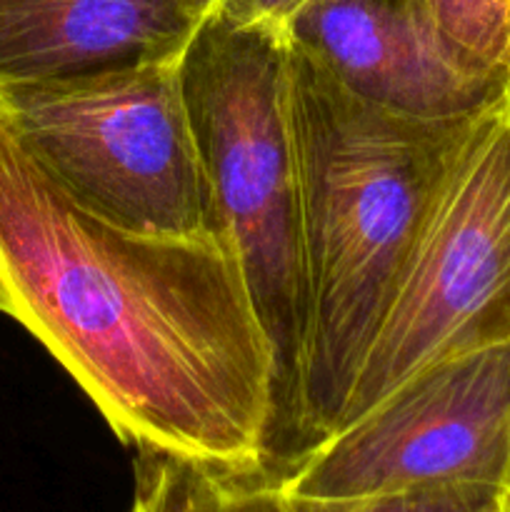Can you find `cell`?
I'll return each instance as SVG.
<instances>
[{
    "label": "cell",
    "instance_id": "1",
    "mask_svg": "<svg viewBox=\"0 0 510 512\" xmlns=\"http://www.w3.org/2000/svg\"><path fill=\"white\" fill-rule=\"evenodd\" d=\"M0 288L123 443L258 478L275 355L223 238L95 218L0 123Z\"/></svg>",
    "mask_w": 510,
    "mask_h": 512
},
{
    "label": "cell",
    "instance_id": "2",
    "mask_svg": "<svg viewBox=\"0 0 510 512\" xmlns=\"http://www.w3.org/2000/svg\"><path fill=\"white\" fill-rule=\"evenodd\" d=\"M288 80L308 323L293 430L275 480L338 430L430 205L485 113L418 118L383 108L290 40Z\"/></svg>",
    "mask_w": 510,
    "mask_h": 512
},
{
    "label": "cell",
    "instance_id": "3",
    "mask_svg": "<svg viewBox=\"0 0 510 512\" xmlns=\"http://www.w3.org/2000/svg\"><path fill=\"white\" fill-rule=\"evenodd\" d=\"M185 105L220 238L275 355V418L258 480L278 478L298 395L305 295L288 38L213 13L180 58Z\"/></svg>",
    "mask_w": 510,
    "mask_h": 512
},
{
    "label": "cell",
    "instance_id": "4",
    "mask_svg": "<svg viewBox=\"0 0 510 512\" xmlns=\"http://www.w3.org/2000/svg\"><path fill=\"white\" fill-rule=\"evenodd\" d=\"M0 123L95 218L140 235H218L178 63L0 85Z\"/></svg>",
    "mask_w": 510,
    "mask_h": 512
},
{
    "label": "cell",
    "instance_id": "5",
    "mask_svg": "<svg viewBox=\"0 0 510 512\" xmlns=\"http://www.w3.org/2000/svg\"><path fill=\"white\" fill-rule=\"evenodd\" d=\"M500 343H510V95L485 110L460 145L338 430L428 365Z\"/></svg>",
    "mask_w": 510,
    "mask_h": 512
},
{
    "label": "cell",
    "instance_id": "6",
    "mask_svg": "<svg viewBox=\"0 0 510 512\" xmlns=\"http://www.w3.org/2000/svg\"><path fill=\"white\" fill-rule=\"evenodd\" d=\"M510 343L428 365L275 480L303 498H370L430 485L505 488Z\"/></svg>",
    "mask_w": 510,
    "mask_h": 512
},
{
    "label": "cell",
    "instance_id": "7",
    "mask_svg": "<svg viewBox=\"0 0 510 512\" xmlns=\"http://www.w3.org/2000/svg\"><path fill=\"white\" fill-rule=\"evenodd\" d=\"M285 38L355 95L418 118H463L510 95L460 68L425 0H308Z\"/></svg>",
    "mask_w": 510,
    "mask_h": 512
},
{
    "label": "cell",
    "instance_id": "8",
    "mask_svg": "<svg viewBox=\"0 0 510 512\" xmlns=\"http://www.w3.org/2000/svg\"><path fill=\"white\" fill-rule=\"evenodd\" d=\"M215 0H0V85L178 63Z\"/></svg>",
    "mask_w": 510,
    "mask_h": 512
},
{
    "label": "cell",
    "instance_id": "9",
    "mask_svg": "<svg viewBox=\"0 0 510 512\" xmlns=\"http://www.w3.org/2000/svg\"><path fill=\"white\" fill-rule=\"evenodd\" d=\"M200 512H505L490 485H430L370 498H303L275 483L205 470Z\"/></svg>",
    "mask_w": 510,
    "mask_h": 512
},
{
    "label": "cell",
    "instance_id": "10",
    "mask_svg": "<svg viewBox=\"0 0 510 512\" xmlns=\"http://www.w3.org/2000/svg\"><path fill=\"white\" fill-rule=\"evenodd\" d=\"M460 68L510 90V0H425Z\"/></svg>",
    "mask_w": 510,
    "mask_h": 512
},
{
    "label": "cell",
    "instance_id": "11",
    "mask_svg": "<svg viewBox=\"0 0 510 512\" xmlns=\"http://www.w3.org/2000/svg\"><path fill=\"white\" fill-rule=\"evenodd\" d=\"M130 512H200L205 468L155 450H138Z\"/></svg>",
    "mask_w": 510,
    "mask_h": 512
},
{
    "label": "cell",
    "instance_id": "12",
    "mask_svg": "<svg viewBox=\"0 0 510 512\" xmlns=\"http://www.w3.org/2000/svg\"><path fill=\"white\" fill-rule=\"evenodd\" d=\"M308 0H215V13L233 25H263L283 30Z\"/></svg>",
    "mask_w": 510,
    "mask_h": 512
},
{
    "label": "cell",
    "instance_id": "13",
    "mask_svg": "<svg viewBox=\"0 0 510 512\" xmlns=\"http://www.w3.org/2000/svg\"><path fill=\"white\" fill-rule=\"evenodd\" d=\"M503 505H505V512H510V465H508V478H505V488H503Z\"/></svg>",
    "mask_w": 510,
    "mask_h": 512
},
{
    "label": "cell",
    "instance_id": "14",
    "mask_svg": "<svg viewBox=\"0 0 510 512\" xmlns=\"http://www.w3.org/2000/svg\"><path fill=\"white\" fill-rule=\"evenodd\" d=\"M0 313H5V298H3V288H0Z\"/></svg>",
    "mask_w": 510,
    "mask_h": 512
}]
</instances>
